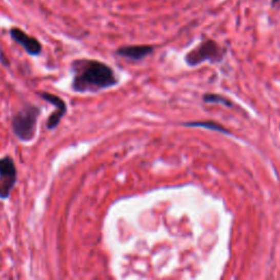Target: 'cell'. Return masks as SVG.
Wrapping results in <instances>:
<instances>
[{
    "label": "cell",
    "mask_w": 280,
    "mask_h": 280,
    "mask_svg": "<svg viewBox=\"0 0 280 280\" xmlns=\"http://www.w3.org/2000/svg\"><path fill=\"white\" fill-rule=\"evenodd\" d=\"M71 89L78 93H94L117 85L110 66L97 61H76L71 65Z\"/></svg>",
    "instance_id": "cell-1"
},
{
    "label": "cell",
    "mask_w": 280,
    "mask_h": 280,
    "mask_svg": "<svg viewBox=\"0 0 280 280\" xmlns=\"http://www.w3.org/2000/svg\"><path fill=\"white\" fill-rule=\"evenodd\" d=\"M39 113L41 111L38 108L28 105L13 116L12 118L13 133L21 142H31V140L35 137L36 124Z\"/></svg>",
    "instance_id": "cell-2"
},
{
    "label": "cell",
    "mask_w": 280,
    "mask_h": 280,
    "mask_svg": "<svg viewBox=\"0 0 280 280\" xmlns=\"http://www.w3.org/2000/svg\"><path fill=\"white\" fill-rule=\"evenodd\" d=\"M225 49H222L216 42L213 41H206L202 43L198 47L193 49L185 56V62L189 66H197L202 63L209 61L211 63L220 62L224 58Z\"/></svg>",
    "instance_id": "cell-3"
},
{
    "label": "cell",
    "mask_w": 280,
    "mask_h": 280,
    "mask_svg": "<svg viewBox=\"0 0 280 280\" xmlns=\"http://www.w3.org/2000/svg\"><path fill=\"white\" fill-rule=\"evenodd\" d=\"M16 168L10 156L0 159V198H9L16 183Z\"/></svg>",
    "instance_id": "cell-4"
},
{
    "label": "cell",
    "mask_w": 280,
    "mask_h": 280,
    "mask_svg": "<svg viewBox=\"0 0 280 280\" xmlns=\"http://www.w3.org/2000/svg\"><path fill=\"white\" fill-rule=\"evenodd\" d=\"M39 95L46 102L51 103L53 105H56L57 111L52 113V115L48 117L47 123H46V126L48 129H55L57 126L59 125V122L64 117L66 112H67V105H66L63 98H61L59 96H57L55 94L48 93V92H41Z\"/></svg>",
    "instance_id": "cell-5"
},
{
    "label": "cell",
    "mask_w": 280,
    "mask_h": 280,
    "mask_svg": "<svg viewBox=\"0 0 280 280\" xmlns=\"http://www.w3.org/2000/svg\"><path fill=\"white\" fill-rule=\"evenodd\" d=\"M10 35L16 43L20 44L26 52L31 56H37L42 52V45L34 37H31L26 34L22 30L13 28L10 30Z\"/></svg>",
    "instance_id": "cell-6"
},
{
    "label": "cell",
    "mask_w": 280,
    "mask_h": 280,
    "mask_svg": "<svg viewBox=\"0 0 280 280\" xmlns=\"http://www.w3.org/2000/svg\"><path fill=\"white\" fill-rule=\"evenodd\" d=\"M153 51L151 46L139 45V46H124L121 47L117 51V55L125 57V58L131 61H140L145 58L146 56L150 55Z\"/></svg>",
    "instance_id": "cell-7"
},
{
    "label": "cell",
    "mask_w": 280,
    "mask_h": 280,
    "mask_svg": "<svg viewBox=\"0 0 280 280\" xmlns=\"http://www.w3.org/2000/svg\"><path fill=\"white\" fill-rule=\"evenodd\" d=\"M184 125L189 127L208 128L215 131H220V133H224V134H229V131L224 126H221L218 124V123H213V122H193V123H186V124Z\"/></svg>",
    "instance_id": "cell-8"
},
{
    "label": "cell",
    "mask_w": 280,
    "mask_h": 280,
    "mask_svg": "<svg viewBox=\"0 0 280 280\" xmlns=\"http://www.w3.org/2000/svg\"><path fill=\"white\" fill-rule=\"evenodd\" d=\"M204 101L207 102V103H220V104H224V105L228 106V108H233L234 106L233 103L230 100H228L227 97L221 96L219 94H211V93L205 94Z\"/></svg>",
    "instance_id": "cell-9"
}]
</instances>
